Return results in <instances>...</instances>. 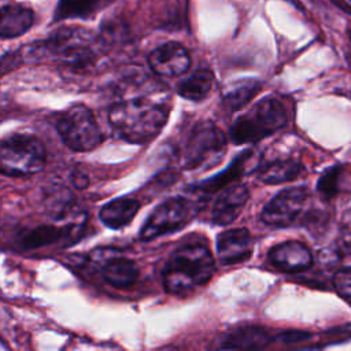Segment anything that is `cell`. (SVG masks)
<instances>
[{
	"instance_id": "1",
	"label": "cell",
	"mask_w": 351,
	"mask_h": 351,
	"mask_svg": "<svg viewBox=\"0 0 351 351\" xmlns=\"http://www.w3.org/2000/svg\"><path fill=\"white\" fill-rule=\"evenodd\" d=\"M162 86L132 82L119 93L108 111L112 129L126 141L143 144L152 140L166 125L170 112L169 95Z\"/></svg>"
},
{
	"instance_id": "2",
	"label": "cell",
	"mask_w": 351,
	"mask_h": 351,
	"mask_svg": "<svg viewBox=\"0 0 351 351\" xmlns=\"http://www.w3.org/2000/svg\"><path fill=\"white\" fill-rule=\"evenodd\" d=\"M215 271L214 256L200 236L180 243L163 269V287L176 296H186L206 285Z\"/></svg>"
},
{
	"instance_id": "3",
	"label": "cell",
	"mask_w": 351,
	"mask_h": 351,
	"mask_svg": "<svg viewBox=\"0 0 351 351\" xmlns=\"http://www.w3.org/2000/svg\"><path fill=\"white\" fill-rule=\"evenodd\" d=\"M96 37L82 27H62L41 43H36L30 55L51 58L69 67H86L97 56Z\"/></svg>"
},
{
	"instance_id": "4",
	"label": "cell",
	"mask_w": 351,
	"mask_h": 351,
	"mask_svg": "<svg viewBox=\"0 0 351 351\" xmlns=\"http://www.w3.org/2000/svg\"><path fill=\"white\" fill-rule=\"evenodd\" d=\"M288 115L284 104L276 97H265L241 114L230 128L234 144L256 143L287 125Z\"/></svg>"
},
{
	"instance_id": "5",
	"label": "cell",
	"mask_w": 351,
	"mask_h": 351,
	"mask_svg": "<svg viewBox=\"0 0 351 351\" xmlns=\"http://www.w3.org/2000/svg\"><path fill=\"white\" fill-rule=\"evenodd\" d=\"M47 152L43 141L29 133L10 134L0 145V169L5 176H30L44 169Z\"/></svg>"
},
{
	"instance_id": "6",
	"label": "cell",
	"mask_w": 351,
	"mask_h": 351,
	"mask_svg": "<svg viewBox=\"0 0 351 351\" xmlns=\"http://www.w3.org/2000/svg\"><path fill=\"white\" fill-rule=\"evenodd\" d=\"M226 149V137L210 121L199 122L188 134L180 160L184 169L206 170L215 166Z\"/></svg>"
},
{
	"instance_id": "7",
	"label": "cell",
	"mask_w": 351,
	"mask_h": 351,
	"mask_svg": "<svg viewBox=\"0 0 351 351\" xmlns=\"http://www.w3.org/2000/svg\"><path fill=\"white\" fill-rule=\"evenodd\" d=\"M55 128L63 143L75 152L92 151L103 141L95 115L82 104L59 112L55 118Z\"/></svg>"
},
{
	"instance_id": "8",
	"label": "cell",
	"mask_w": 351,
	"mask_h": 351,
	"mask_svg": "<svg viewBox=\"0 0 351 351\" xmlns=\"http://www.w3.org/2000/svg\"><path fill=\"white\" fill-rule=\"evenodd\" d=\"M193 204L185 197H170L154 208L140 230V239L149 241L182 229L193 215Z\"/></svg>"
},
{
	"instance_id": "9",
	"label": "cell",
	"mask_w": 351,
	"mask_h": 351,
	"mask_svg": "<svg viewBox=\"0 0 351 351\" xmlns=\"http://www.w3.org/2000/svg\"><path fill=\"white\" fill-rule=\"evenodd\" d=\"M92 263L97 267L101 278L114 288L132 287L140 274L137 263L112 248L97 250L92 254Z\"/></svg>"
},
{
	"instance_id": "10",
	"label": "cell",
	"mask_w": 351,
	"mask_h": 351,
	"mask_svg": "<svg viewBox=\"0 0 351 351\" xmlns=\"http://www.w3.org/2000/svg\"><path fill=\"white\" fill-rule=\"evenodd\" d=\"M307 197L308 191L304 186L284 189L267 202L262 210L261 218L269 226H289L300 215Z\"/></svg>"
},
{
	"instance_id": "11",
	"label": "cell",
	"mask_w": 351,
	"mask_h": 351,
	"mask_svg": "<svg viewBox=\"0 0 351 351\" xmlns=\"http://www.w3.org/2000/svg\"><path fill=\"white\" fill-rule=\"evenodd\" d=\"M148 66L160 77H177L188 71L191 55L182 44L169 41L149 52Z\"/></svg>"
},
{
	"instance_id": "12",
	"label": "cell",
	"mask_w": 351,
	"mask_h": 351,
	"mask_svg": "<svg viewBox=\"0 0 351 351\" xmlns=\"http://www.w3.org/2000/svg\"><path fill=\"white\" fill-rule=\"evenodd\" d=\"M269 259L274 267L284 273H300L313 265L308 247L295 240L274 245L269 252Z\"/></svg>"
},
{
	"instance_id": "13",
	"label": "cell",
	"mask_w": 351,
	"mask_h": 351,
	"mask_svg": "<svg viewBox=\"0 0 351 351\" xmlns=\"http://www.w3.org/2000/svg\"><path fill=\"white\" fill-rule=\"evenodd\" d=\"M252 254V239L243 229L225 230L218 236L217 255L221 265H236L247 261Z\"/></svg>"
},
{
	"instance_id": "14",
	"label": "cell",
	"mask_w": 351,
	"mask_h": 351,
	"mask_svg": "<svg viewBox=\"0 0 351 351\" xmlns=\"http://www.w3.org/2000/svg\"><path fill=\"white\" fill-rule=\"evenodd\" d=\"M248 197L250 192L245 185L236 184L223 188L213 206L211 221L222 226L232 223L244 208Z\"/></svg>"
},
{
	"instance_id": "15",
	"label": "cell",
	"mask_w": 351,
	"mask_h": 351,
	"mask_svg": "<svg viewBox=\"0 0 351 351\" xmlns=\"http://www.w3.org/2000/svg\"><path fill=\"white\" fill-rule=\"evenodd\" d=\"M255 158H256V155H255L254 149H245V151L240 152V155H237L234 158V160L230 163V166H228L223 171H221L219 174H217L215 177H213L210 180H206L200 184L193 185L191 189L196 191V192H202V193L218 192L219 189L226 188L233 181L240 178L248 170V166L255 162Z\"/></svg>"
},
{
	"instance_id": "16",
	"label": "cell",
	"mask_w": 351,
	"mask_h": 351,
	"mask_svg": "<svg viewBox=\"0 0 351 351\" xmlns=\"http://www.w3.org/2000/svg\"><path fill=\"white\" fill-rule=\"evenodd\" d=\"M34 23V11L18 3H8L1 7L0 36L15 38L25 34Z\"/></svg>"
},
{
	"instance_id": "17",
	"label": "cell",
	"mask_w": 351,
	"mask_h": 351,
	"mask_svg": "<svg viewBox=\"0 0 351 351\" xmlns=\"http://www.w3.org/2000/svg\"><path fill=\"white\" fill-rule=\"evenodd\" d=\"M140 208L134 197H117L104 204L99 211L100 221L111 229H122L132 222Z\"/></svg>"
},
{
	"instance_id": "18",
	"label": "cell",
	"mask_w": 351,
	"mask_h": 351,
	"mask_svg": "<svg viewBox=\"0 0 351 351\" xmlns=\"http://www.w3.org/2000/svg\"><path fill=\"white\" fill-rule=\"evenodd\" d=\"M303 173V166L293 159H273L261 163L256 169V177L263 184H284L298 178Z\"/></svg>"
},
{
	"instance_id": "19",
	"label": "cell",
	"mask_w": 351,
	"mask_h": 351,
	"mask_svg": "<svg viewBox=\"0 0 351 351\" xmlns=\"http://www.w3.org/2000/svg\"><path fill=\"white\" fill-rule=\"evenodd\" d=\"M77 225L69 223V225H41L37 226L29 232H26L19 243L23 248H40L44 245L55 244L60 240H66L71 236L73 232H75Z\"/></svg>"
},
{
	"instance_id": "20",
	"label": "cell",
	"mask_w": 351,
	"mask_h": 351,
	"mask_svg": "<svg viewBox=\"0 0 351 351\" xmlns=\"http://www.w3.org/2000/svg\"><path fill=\"white\" fill-rule=\"evenodd\" d=\"M214 85V74L208 69H199L188 78L182 80L178 86L177 92L180 96L192 100L200 101L208 96L211 88Z\"/></svg>"
},
{
	"instance_id": "21",
	"label": "cell",
	"mask_w": 351,
	"mask_h": 351,
	"mask_svg": "<svg viewBox=\"0 0 351 351\" xmlns=\"http://www.w3.org/2000/svg\"><path fill=\"white\" fill-rule=\"evenodd\" d=\"M270 336L263 328L245 326L228 335L222 341V348H263L269 344Z\"/></svg>"
},
{
	"instance_id": "22",
	"label": "cell",
	"mask_w": 351,
	"mask_h": 351,
	"mask_svg": "<svg viewBox=\"0 0 351 351\" xmlns=\"http://www.w3.org/2000/svg\"><path fill=\"white\" fill-rule=\"evenodd\" d=\"M111 0H60L55 11L56 19L90 18Z\"/></svg>"
},
{
	"instance_id": "23",
	"label": "cell",
	"mask_w": 351,
	"mask_h": 351,
	"mask_svg": "<svg viewBox=\"0 0 351 351\" xmlns=\"http://www.w3.org/2000/svg\"><path fill=\"white\" fill-rule=\"evenodd\" d=\"M261 90V82L255 80H244L223 95V106L229 111H237L250 103Z\"/></svg>"
},
{
	"instance_id": "24",
	"label": "cell",
	"mask_w": 351,
	"mask_h": 351,
	"mask_svg": "<svg viewBox=\"0 0 351 351\" xmlns=\"http://www.w3.org/2000/svg\"><path fill=\"white\" fill-rule=\"evenodd\" d=\"M340 171L341 167L333 166L328 169L318 180L317 182V189L319 195L324 199H332L337 191H339V180H340Z\"/></svg>"
},
{
	"instance_id": "25",
	"label": "cell",
	"mask_w": 351,
	"mask_h": 351,
	"mask_svg": "<svg viewBox=\"0 0 351 351\" xmlns=\"http://www.w3.org/2000/svg\"><path fill=\"white\" fill-rule=\"evenodd\" d=\"M333 284L336 292L351 304V267H343L335 273Z\"/></svg>"
},
{
	"instance_id": "26",
	"label": "cell",
	"mask_w": 351,
	"mask_h": 351,
	"mask_svg": "<svg viewBox=\"0 0 351 351\" xmlns=\"http://www.w3.org/2000/svg\"><path fill=\"white\" fill-rule=\"evenodd\" d=\"M310 337L308 333L306 332H300V330H287V332H281L276 339L284 343H295V341H300Z\"/></svg>"
},
{
	"instance_id": "27",
	"label": "cell",
	"mask_w": 351,
	"mask_h": 351,
	"mask_svg": "<svg viewBox=\"0 0 351 351\" xmlns=\"http://www.w3.org/2000/svg\"><path fill=\"white\" fill-rule=\"evenodd\" d=\"M70 181L73 184V186L78 188V189H84L88 186L89 184V177L86 173H84L80 169H75L71 174H70Z\"/></svg>"
},
{
	"instance_id": "28",
	"label": "cell",
	"mask_w": 351,
	"mask_h": 351,
	"mask_svg": "<svg viewBox=\"0 0 351 351\" xmlns=\"http://www.w3.org/2000/svg\"><path fill=\"white\" fill-rule=\"evenodd\" d=\"M348 34H350V38H351V30H350V32H348Z\"/></svg>"
}]
</instances>
